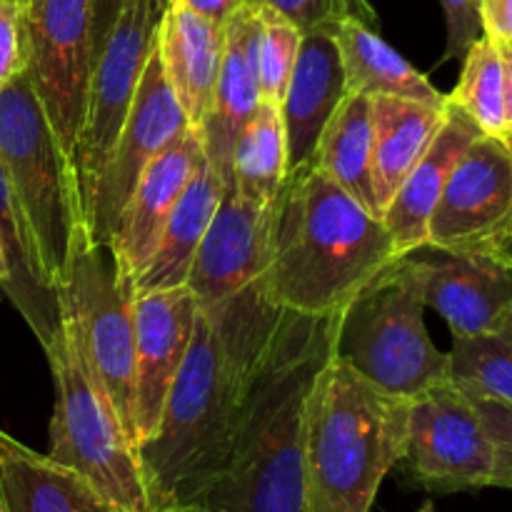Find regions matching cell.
Returning a JSON list of instances; mask_svg holds the SVG:
<instances>
[{"mask_svg":"<svg viewBox=\"0 0 512 512\" xmlns=\"http://www.w3.org/2000/svg\"><path fill=\"white\" fill-rule=\"evenodd\" d=\"M338 313H285L263 360L240 390L233 445L200 508L213 512H308L305 418L323 365L335 353Z\"/></svg>","mask_w":512,"mask_h":512,"instance_id":"obj_1","label":"cell"},{"mask_svg":"<svg viewBox=\"0 0 512 512\" xmlns=\"http://www.w3.org/2000/svg\"><path fill=\"white\" fill-rule=\"evenodd\" d=\"M385 223L315 160L290 170L273 200L268 290L283 313L335 315L395 260Z\"/></svg>","mask_w":512,"mask_h":512,"instance_id":"obj_2","label":"cell"},{"mask_svg":"<svg viewBox=\"0 0 512 512\" xmlns=\"http://www.w3.org/2000/svg\"><path fill=\"white\" fill-rule=\"evenodd\" d=\"M410 400L385 393L345 360L323 365L305 418L308 512H370L405 453Z\"/></svg>","mask_w":512,"mask_h":512,"instance_id":"obj_3","label":"cell"},{"mask_svg":"<svg viewBox=\"0 0 512 512\" xmlns=\"http://www.w3.org/2000/svg\"><path fill=\"white\" fill-rule=\"evenodd\" d=\"M243 383L198 313L188 358L165 398L158 428L138 448L153 512L200 505L228 465Z\"/></svg>","mask_w":512,"mask_h":512,"instance_id":"obj_4","label":"cell"},{"mask_svg":"<svg viewBox=\"0 0 512 512\" xmlns=\"http://www.w3.org/2000/svg\"><path fill=\"white\" fill-rule=\"evenodd\" d=\"M270 233L273 203L225 190L188 275L198 313L243 385L285 318L268 290Z\"/></svg>","mask_w":512,"mask_h":512,"instance_id":"obj_5","label":"cell"},{"mask_svg":"<svg viewBox=\"0 0 512 512\" xmlns=\"http://www.w3.org/2000/svg\"><path fill=\"white\" fill-rule=\"evenodd\" d=\"M45 355L55 380L50 458L88 480L95 493L118 512H153L140 473L138 448L90 370L78 330L63 308Z\"/></svg>","mask_w":512,"mask_h":512,"instance_id":"obj_6","label":"cell"},{"mask_svg":"<svg viewBox=\"0 0 512 512\" xmlns=\"http://www.w3.org/2000/svg\"><path fill=\"white\" fill-rule=\"evenodd\" d=\"M413 253L370 280L338 313L335 358L400 398L450 383V355L430 340Z\"/></svg>","mask_w":512,"mask_h":512,"instance_id":"obj_7","label":"cell"},{"mask_svg":"<svg viewBox=\"0 0 512 512\" xmlns=\"http://www.w3.org/2000/svg\"><path fill=\"white\" fill-rule=\"evenodd\" d=\"M0 165L28 223L40 275L55 290L85 218L73 168L25 73L0 88Z\"/></svg>","mask_w":512,"mask_h":512,"instance_id":"obj_8","label":"cell"},{"mask_svg":"<svg viewBox=\"0 0 512 512\" xmlns=\"http://www.w3.org/2000/svg\"><path fill=\"white\" fill-rule=\"evenodd\" d=\"M55 293L78 330L90 370L133 440L135 290L120 280L108 245L95 240L85 220L75 228Z\"/></svg>","mask_w":512,"mask_h":512,"instance_id":"obj_9","label":"cell"},{"mask_svg":"<svg viewBox=\"0 0 512 512\" xmlns=\"http://www.w3.org/2000/svg\"><path fill=\"white\" fill-rule=\"evenodd\" d=\"M168 5L170 0H123L108 38L95 55L83 130L70 160L83 218L95 183L108 163L110 150L138 93Z\"/></svg>","mask_w":512,"mask_h":512,"instance_id":"obj_10","label":"cell"},{"mask_svg":"<svg viewBox=\"0 0 512 512\" xmlns=\"http://www.w3.org/2000/svg\"><path fill=\"white\" fill-rule=\"evenodd\" d=\"M425 248L490 260L512 270V148L478 135L445 183Z\"/></svg>","mask_w":512,"mask_h":512,"instance_id":"obj_11","label":"cell"},{"mask_svg":"<svg viewBox=\"0 0 512 512\" xmlns=\"http://www.w3.org/2000/svg\"><path fill=\"white\" fill-rule=\"evenodd\" d=\"M398 468L413 488L435 495L490 488L493 445L473 398L453 380L410 400Z\"/></svg>","mask_w":512,"mask_h":512,"instance_id":"obj_12","label":"cell"},{"mask_svg":"<svg viewBox=\"0 0 512 512\" xmlns=\"http://www.w3.org/2000/svg\"><path fill=\"white\" fill-rule=\"evenodd\" d=\"M25 35V75L70 163L83 130L95 65L90 0H28Z\"/></svg>","mask_w":512,"mask_h":512,"instance_id":"obj_13","label":"cell"},{"mask_svg":"<svg viewBox=\"0 0 512 512\" xmlns=\"http://www.w3.org/2000/svg\"><path fill=\"white\" fill-rule=\"evenodd\" d=\"M188 128V118L165 80L163 65L153 48L128 118L85 208V223L98 243L108 245L125 203L155 155L163 153Z\"/></svg>","mask_w":512,"mask_h":512,"instance_id":"obj_14","label":"cell"},{"mask_svg":"<svg viewBox=\"0 0 512 512\" xmlns=\"http://www.w3.org/2000/svg\"><path fill=\"white\" fill-rule=\"evenodd\" d=\"M133 443H145L158 428L165 398L188 358L198 325V303L188 285L170 290H135Z\"/></svg>","mask_w":512,"mask_h":512,"instance_id":"obj_15","label":"cell"},{"mask_svg":"<svg viewBox=\"0 0 512 512\" xmlns=\"http://www.w3.org/2000/svg\"><path fill=\"white\" fill-rule=\"evenodd\" d=\"M205 163L208 160H205L200 130L188 128L163 153L155 155L153 163L140 175L108 240L115 270H118L120 280L133 290L135 280L158 248L160 235H163L165 223L178 205L180 195L185 193L190 180L200 173Z\"/></svg>","mask_w":512,"mask_h":512,"instance_id":"obj_16","label":"cell"},{"mask_svg":"<svg viewBox=\"0 0 512 512\" xmlns=\"http://www.w3.org/2000/svg\"><path fill=\"white\" fill-rule=\"evenodd\" d=\"M415 250L425 308L448 323L453 338L495 333L512 318V270L468 255Z\"/></svg>","mask_w":512,"mask_h":512,"instance_id":"obj_17","label":"cell"},{"mask_svg":"<svg viewBox=\"0 0 512 512\" xmlns=\"http://www.w3.org/2000/svg\"><path fill=\"white\" fill-rule=\"evenodd\" d=\"M258 8L240 5L225 23V50L208 118L200 125L205 160L230 188V165L240 133L260 105L258 85Z\"/></svg>","mask_w":512,"mask_h":512,"instance_id":"obj_18","label":"cell"},{"mask_svg":"<svg viewBox=\"0 0 512 512\" xmlns=\"http://www.w3.org/2000/svg\"><path fill=\"white\" fill-rule=\"evenodd\" d=\"M348 95L343 60L333 33L325 28L303 30L295 68L280 103L288 143V173L313 160L330 115Z\"/></svg>","mask_w":512,"mask_h":512,"instance_id":"obj_19","label":"cell"},{"mask_svg":"<svg viewBox=\"0 0 512 512\" xmlns=\"http://www.w3.org/2000/svg\"><path fill=\"white\" fill-rule=\"evenodd\" d=\"M225 50V25L203 18L188 5L170 0L155 40V53L190 128L208 118Z\"/></svg>","mask_w":512,"mask_h":512,"instance_id":"obj_20","label":"cell"},{"mask_svg":"<svg viewBox=\"0 0 512 512\" xmlns=\"http://www.w3.org/2000/svg\"><path fill=\"white\" fill-rule=\"evenodd\" d=\"M478 135H483L478 125L448 98L445 123L440 125L438 135L428 145L423 158L405 175L393 203L383 213L385 228L393 235L395 245L403 255L423 250L428 245L430 215L443 195L450 173Z\"/></svg>","mask_w":512,"mask_h":512,"instance_id":"obj_21","label":"cell"},{"mask_svg":"<svg viewBox=\"0 0 512 512\" xmlns=\"http://www.w3.org/2000/svg\"><path fill=\"white\" fill-rule=\"evenodd\" d=\"M3 512H118L75 470L40 455L0 430Z\"/></svg>","mask_w":512,"mask_h":512,"instance_id":"obj_22","label":"cell"},{"mask_svg":"<svg viewBox=\"0 0 512 512\" xmlns=\"http://www.w3.org/2000/svg\"><path fill=\"white\" fill-rule=\"evenodd\" d=\"M448 115L443 108L393 95H373V190L380 220L405 175L423 158Z\"/></svg>","mask_w":512,"mask_h":512,"instance_id":"obj_23","label":"cell"},{"mask_svg":"<svg viewBox=\"0 0 512 512\" xmlns=\"http://www.w3.org/2000/svg\"><path fill=\"white\" fill-rule=\"evenodd\" d=\"M330 33L338 43L348 93H365L370 98L393 95V98L418 100V103L438 105V108L448 103V95L440 93L370 25L350 18L333 25Z\"/></svg>","mask_w":512,"mask_h":512,"instance_id":"obj_24","label":"cell"},{"mask_svg":"<svg viewBox=\"0 0 512 512\" xmlns=\"http://www.w3.org/2000/svg\"><path fill=\"white\" fill-rule=\"evenodd\" d=\"M223 193V180L205 163L170 213L153 258L135 280V290H170L188 285L193 260Z\"/></svg>","mask_w":512,"mask_h":512,"instance_id":"obj_25","label":"cell"},{"mask_svg":"<svg viewBox=\"0 0 512 512\" xmlns=\"http://www.w3.org/2000/svg\"><path fill=\"white\" fill-rule=\"evenodd\" d=\"M0 243L10 270L8 285L3 288L5 298L13 303L45 350L60 323V300L40 275L28 223L10 190L3 165H0Z\"/></svg>","mask_w":512,"mask_h":512,"instance_id":"obj_26","label":"cell"},{"mask_svg":"<svg viewBox=\"0 0 512 512\" xmlns=\"http://www.w3.org/2000/svg\"><path fill=\"white\" fill-rule=\"evenodd\" d=\"M313 160L330 180L380 218L373 190V98L348 93L330 115Z\"/></svg>","mask_w":512,"mask_h":512,"instance_id":"obj_27","label":"cell"},{"mask_svg":"<svg viewBox=\"0 0 512 512\" xmlns=\"http://www.w3.org/2000/svg\"><path fill=\"white\" fill-rule=\"evenodd\" d=\"M288 178V143L280 108L260 100L240 133L230 165V188L253 203H273Z\"/></svg>","mask_w":512,"mask_h":512,"instance_id":"obj_28","label":"cell"},{"mask_svg":"<svg viewBox=\"0 0 512 512\" xmlns=\"http://www.w3.org/2000/svg\"><path fill=\"white\" fill-rule=\"evenodd\" d=\"M448 98L478 125L480 133L505 140V68L498 45L488 35H480L463 55V73Z\"/></svg>","mask_w":512,"mask_h":512,"instance_id":"obj_29","label":"cell"},{"mask_svg":"<svg viewBox=\"0 0 512 512\" xmlns=\"http://www.w3.org/2000/svg\"><path fill=\"white\" fill-rule=\"evenodd\" d=\"M450 380L465 393L512 405V318L495 333L453 338Z\"/></svg>","mask_w":512,"mask_h":512,"instance_id":"obj_30","label":"cell"},{"mask_svg":"<svg viewBox=\"0 0 512 512\" xmlns=\"http://www.w3.org/2000/svg\"><path fill=\"white\" fill-rule=\"evenodd\" d=\"M255 8H258V20H260V35H258L260 100L273 103L280 108V103H283L285 98V90H288L290 73H293L295 68V58H298L303 30H300L293 20L285 18L283 13L268 8V5H255Z\"/></svg>","mask_w":512,"mask_h":512,"instance_id":"obj_31","label":"cell"},{"mask_svg":"<svg viewBox=\"0 0 512 512\" xmlns=\"http://www.w3.org/2000/svg\"><path fill=\"white\" fill-rule=\"evenodd\" d=\"M253 5H268L285 18L293 20L300 30H330L340 20H360L375 28L378 13L370 0H245Z\"/></svg>","mask_w":512,"mask_h":512,"instance_id":"obj_32","label":"cell"},{"mask_svg":"<svg viewBox=\"0 0 512 512\" xmlns=\"http://www.w3.org/2000/svg\"><path fill=\"white\" fill-rule=\"evenodd\" d=\"M470 395V393H468ZM493 445V475L490 488L512 490V405L493 398L470 395Z\"/></svg>","mask_w":512,"mask_h":512,"instance_id":"obj_33","label":"cell"},{"mask_svg":"<svg viewBox=\"0 0 512 512\" xmlns=\"http://www.w3.org/2000/svg\"><path fill=\"white\" fill-rule=\"evenodd\" d=\"M28 68L25 5H10L0 18V88Z\"/></svg>","mask_w":512,"mask_h":512,"instance_id":"obj_34","label":"cell"},{"mask_svg":"<svg viewBox=\"0 0 512 512\" xmlns=\"http://www.w3.org/2000/svg\"><path fill=\"white\" fill-rule=\"evenodd\" d=\"M448 25V48L445 60L463 58L470 45L483 35L480 25V0H440Z\"/></svg>","mask_w":512,"mask_h":512,"instance_id":"obj_35","label":"cell"},{"mask_svg":"<svg viewBox=\"0 0 512 512\" xmlns=\"http://www.w3.org/2000/svg\"><path fill=\"white\" fill-rule=\"evenodd\" d=\"M480 25L495 43H512V0H480Z\"/></svg>","mask_w":512,"mask_h":512,"instance_id":"obj_36","label":"cell"},{"mask_svg":"<svg viewBox=\"0 0 512 512\" xmlns=\"http://www.w3.org/2000/svg\"><path fill=\"white\" fill-rule=\"evenodd\" d=\"M123 0H90V13H93V48L98 55L100 45L108 38L110 28H113L115 18Z\"/></svg>","mask_w":512,"mask_h":512,"instance_id":"obj_37","label":"cell"},{"mask_svg":"<svg viewBox=\"0 0 512 512\" xmlns=\"http://www.w3.org/2000/svg\"><path fill=\"white\" fill-rule=\"evenodd\" d=\"M178 3L188 5L190 10H195L203 18L213 20V23H228L235 15V10L240 5H245V0H178Z\"/></svg>","mask_w":512,"mask_h":512,"instance_id":"obj_38","label":"cell"},{"mask_svg":"<svg viewBox=\"0 0 512 512\" xmlns=\"http://www.w3.org/2000/svg\"><path fill=\"white\" fill-rule=\"evenodd\" d=\"M495 45H498L500 58H503V68H505V110H508V130H505V143L512 148V43H495Z\"/></svg>","mask_w":512,"mask_h":512,"instance_id":"obj_39","label":"cell"},{"mask_svg":"<svg viewBox=\"0 0 512 512\" xmlns=\"http://www.w3.org/2000/svg\"><path fill=\"white\" fill-rule=\"evenodd\" d=\"M8 278H10V270H8V260H5V250H3V243H0V290L8 285Z\"/></svg>","mask_w":512,"mask_h":512,"instance_id":"obj_40","label":"cell"},{"mask_svg":"<svg viewBox=\"0 0 512 512\" xmlns=\"http://www.w3.org/2000/svg\"><path fill=\"white\" fill-rule=\"evenodd\" d=\"M170 512H213V510L200 508V505H190V508H178V510H170Z\"/></svg>","mask_w":512,"mask_h":512,"instance_id":"obj_41","label":"cell"},{"mask_svg":"<svg viewBox=\"0 0 512 512\" xmlns=\"http://www.w3.org/2000/svg\"><path fill=\"white\" fill-rule=\"evenodd\" d=\"M10 5H13L10 0H0V18H3V13L10 8ZM15 5H18V3H15Z\"/></svg>","mask_w":512,"mask_h":512,"instance_id":"obj_42","label":"cell"},{"mask_svg":"<svg viewBox=\"0 0 512 512\" xmlns=\"http://www.w3.org/2000/svg\"><path fill=\"white\" fill-rule=\"evenodd\" d=\"M418 512H435V508H433V503H430V500H428V503H423V508H420Z\"/></svg>","mask_w":512,"mask_h":512,"instance_id":"obj_43","label":"cell"},{"mask_svg":"<svg viewBox=\"0 0 512 512\" xmlns=\"http://www.w3.org/2000/svg\"><path fill=\"white\" fill-rule=\"evenodd\" d=\"M10 3H18V5H28V0H10Z\"/></svg>","mask_w":512,"mask_h":512,"instance_id":"obj_44","label":"cell"},{"mask_svg":"<svg viewBox=\"0 0 512 512\" xmlns=\"http://www.w3.org/2000/svg\"><path fill=\"white\" fill-rule=\"evenodd\" d=\"M0 512H3V508H0Z\"/></svg>","mask_w":512,"mask_h":512,"instance_id":"obj_45","label":"cell"}]
</instances>
